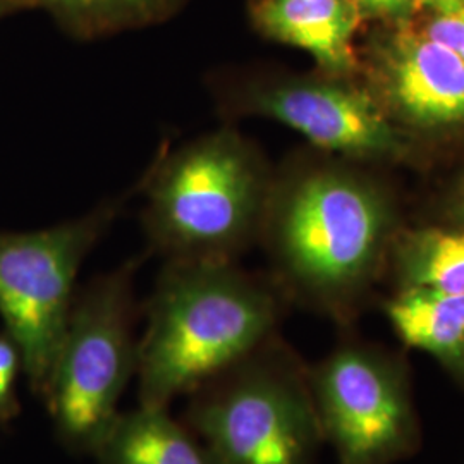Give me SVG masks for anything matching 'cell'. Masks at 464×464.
Masks as SVG:
<instances>
[{"mask_svg": "<svg viewBox=\"0 0 464 464\" xmlns=\"http://www.w3.org/2000/svg\"><path fill=\"white\" fill-rule=\"evenodd\" d=\"M425 34L454 52L464 63V5L448 14H435Z\"/></svg>", "mask_w": 464, "mask_h": 464, "instance_id": "2e32d148", "label": "cell"}, {"mask_svg": "<svg viewBox=\"0 0 464 464\" xmlns=\"http://www.w3.org/2000/svg\"><path fill=\"white\" fill-rule=\"evenodd\" d=\"M272 176L231 124L162 149L140 189L150 251L164 262H236L260 237Z\"/></svg>", "mask_w": 464, "mask_h": 464, "instance_id": "3957f363", "label": "cell"}, {"mask_svg": "<svg viewBox=\"0 0 464 464\" xmlns=\"http://www.w3.org/2000/svg\"><path fill=\"white\" fill-rule=\"evenodd\" d=\"M373 71L385 107L420 130L464 124V63L406 24L373 44Z\"/></svg>", "mask_w": 464, "mask_h": 464, "instance_id": "9c48e42d", "label": "cell"}, {"mask_svg": "<svg viewBox=\"0 0 464 464\" xmlns=\"http://www.w3.org/2000/svg\"><path fill=\"white\" fill-rule=\"evenodd\" d=\"M394 266L401 287L464 293V231L411 232L401 239Z\"/></svg>", "mask_w": 464, "mask_h": 464, "instance_id": "5bb4252c", "label": "cell"}, {"mask_svg": "<svg viewBox=\"0 0 464 464\" xmlns=\"http://www.w3.org/2000/svg\"><path fill=\"white\" fill-rule=\"evenodd\" d=\"M353 4L362 19L373 17L396 24H406L408 19L415 16L421 0H353Z\"/></svg>", "mask_w": 464, "mask_h": 464, "instance_id": "e0dca14e", "label": "cell"}, {"mask_svg": "<svg viewBox=\"0 0 464 464\" xmlns=\"http://www.w3.org/2000/svg\"><path fill=\"white\" fill-rule=\"evenodd\" d=\"M93 458L97 464H220L184 421L147 406L119 413Z\"/></svg>", "mask_w": 464, "mask_h": 464, "instance_id": "7c38bea8", "label": "cell"}, {"mask_svg": "<svg viewBox=\"0 0 464 464\" xmlns=\"http://www.w3.org/2000/svg\"><path fill=\"white\" fill-rule=\"evenodd\" d=\"M249 16L258 34L304 50L327 76L344 78L356 67L362 16L353 0H251Z\"/></svg>", "mask_w": 464, "mask_h": 464, "instance_id": "30bf717a", "label": "cell"}, {"mask_svg": "<svg viewBox=\"0 0 464 464\" xmlns=\"http://www.w3.org/2000/svg\"><path fill=\"white\" fill-rule=\"evenodd\" d=\"M205 84L224 119H274L316 149L368 159L394 157L404 149L381 103L343 78L224 67L210 71Z\"/></svg>", "mask_w": 464, "mask_h": 464, "instance_id": "ba28073f", "label": "cell"}, {"mask_svg": "<svg viewBox=\"0 0 464 464\" xmlns=\"http://www.w3.org/2000/svg\"><path fill=\"white\" fill-rule=\"evenodd\" d=\"M189 0H26L42 9L74 40L93 42L162 24L178 16Z\"/></svg>", "mask_w": 464, "mask_h": 464, "instance_id": "4fadbf2b", "label": "cell"}, {"mask_svg": "<svg viewBox=\"0 0 464 464\" xmlns=\"http://www.w3.org/2000/svg\"><path fill=\"white\" fill-rule=\"evenodd\" d=\"M188 398L183 421L220 464H316L325 444L308 365L277 335Z\"/></svg>", "mask_w": 464, "mask_h": 464, "instance_id": "277c9868", "label": "cell"}, {"mask_svg": "<svg viewBox=\"0 0 464 464\" xmlns=\"http://www.w3.org/2000/svg\"><path fill=\"white\" fill-rule=\"evenodd\" d=\"M459 207H461V214L464 216V184L463 189H461V197H459Z\"/></svg>", "mask_w": 464, "mask_h": 464, "instance_id": "ffe728a7", "label": "cell"}, {"mask_svg": "<svg viewBox=\"0 0 464 464\" xmlns=\"http://www.w3.org/2000/svg\"><path fill=\"white\" fill-rule=\"evenodd\" d=\"M324 442L339 464H396L420 448L408 366L375 346L344 343L308 366Z\"/></svg>", "mask_w": 464, "mask_h": 464, "instance_id": "52a82bcc", "label": "cell"}, {"mask_svg": "<svg viewBox=\"0 0 464 464\" xmlns=\"http://www.w3.org/2000/svg\"><path fill=\"white\" fill-rule=\"evenodd\" d=\"M421 5H427L435 14H448L461 9L464 0H421Z\"/></svg>", "mask_w": 464, "mask_h": 464, "instance_id": "ac0fdd59", "label": "cell"}, {"mask_svg": "<svg viewBox=\"0 0 464 464\" xmlns=\"http://www.w3.org/2000/svg\"><path fill=\"white\" fill-rule=\"evenodd\" d=\"M124 197L38 231H0V318L23 356V370L44 398L76 298L86 256L109 232Z\"/></svg>", "mask_w": 464, "mask_h": 464, "instance_id": "8992f818", "label": "cell"}, {"mask_svg": "<svg viewBox=\"0 0 464 464\" xmlns=\"http://www.w3.org/2000/svg\"><path fill=\"white\" fill-rule=\"evenodd\" d=\"M24 373L23 356L13 337L0 332V425L9 423L19 413L16 396L17 375Z\"/></svg>", "mask_w": 464, "mask_h": 464, "instance_id": "9a60e30c", "label": "cell"}, {"mask_svg": "<svg viewBox=\"0 0 464 464\" xmlns=\"http://www.w3.org/2000/svg\"><path fill=\"white\" fill-rule=\"evenodd\" d=\"M24 7H28L26 0H0V17L7 16L17 9H24Z\"/></svg>", "mask_w": 464, "mask_h": 464, "instance_id": "d6986e66", "label": "cell"}, {"mask_svg": "<svg viewBox=\"0 0 464 464\" xmlns=\"http://www.w3.org/2000/svg\"><path fill=\"white\" fill-rule=\"evenodd\" d=\"M141 258L100 274L76 291L44 399L67 452L93 456L138 370L134 277Z\"/></svg>", "mask_w": 464, "mask_h": 464, "instance_id": "5b68a950", "label": "cell"}, {"mask_svg": "<svg viewBox=\"0 0 464 464\" xmlns=\"http://www.w3.org/2000/svg\"><path fill=\"white\" fill-rule=\"evenodd\" d=\"M277 284L236 262H164L145 303L138 346L140 406L169 410L277 335Z\"/></svg>", "mask_w": 464, "mask_h": 464, "instance_id": "6da1fadb", "label": "cell"}, {"mask_svg": "<svg viewBox=\"0 0 464 464\" xmlns=\"http://www.w3.org/2000/svg\"><path fill=\"white\" fill-rule=\"evenodd\" d=\"M387 234L375 189L341 167L304 162L272 181L260 237L281 291L343 315L375 276Z\"/></svg>", "mask_w": 464, "mask_h": 464, "instance_id": "7a4b0ae2", "label": "cell"}, {"mask_svg": "<svg viewBox=\"0 0 464 464\" xmlns=\"http://www.w3.org/2000/svg\"><path fill=\"white\" fill-rule=\"evenodd\" d=\"M385 314L406 348L427 353L464 389V293L401 287Z\"/></svg>", "mask_w": 464, "mask_h": 464, "instance_id": "8fae6325", "label": "cell"}]
</instances>
